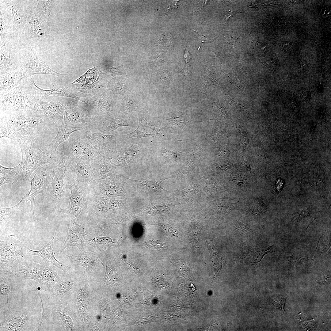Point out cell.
<instances>
[{"instance_id": "1", "label": "cell", "mask_w": 331, "mask_h": 331, "mask_svg": "<svg viewBox=\"0 0 331 331\" xmlns=\"http://www.w3.org/2000/svg\"><path fill=\"white\" fill-rule=\"evenodd\" d=\"M17 30V42L23 47L37 50L48 43L50 30L47 16L36 6H28Z\"/></svg>"}, {"instance_id": "2", "label": "cell", "mask_w": 331, "mask_h": 331, "mask_svg": "<svg viewBox=\"0 0 331 331\" xmlns=\"http://www.w3.org/2000/svg\"><path fill=\"white\" fill-rule=\"evenodd\" d=\"M66 189L70 192L66 213L74 215L78 223L85 225L88 216V201L91 194L90 186L79 180L70 169L64 179Z\"/></svg>"}, {"instance_id": "3", "label": "cell", "mask_w": 331, "mask_h": 331, "mask_svg": "<svg viewBox=\"0 0 331 331\" xmlns=\"http://www.w3.org/2000/svg\"><path fill=\"white\" fill-rule=\"evenodd\" d=\"M57 166L54 178L48 186L46 201L56 213L65 211L67 207L70 193L69 189L63 190L64 179L66 171L70 169L69 158L62 153H56Z\"/></svg>"}, {"instance_id": "4", "label": "cell", "mask_w": 331, "mask_h": 331, "mask_svg": "<svg viewBox=\"0 0 331 331\" xmlns=\"http://www.w3.org/2000/svg\"><path fill=\"white\" fill-rule=\"evenodd\" d=\"M17 140L22 153L21 181H29L32 173L41 166L50 163L52 157L41 150L30 139L18 138Z\"/></svg>"}, {"instance_id": "5", "label": "cell", "mask_w": 331, "mask_h": 331, "mask_svg": "<svg viewBox=\"0 0 331 331\" xmlns=\"http://www.w3.org/2000/svg\"><path fill=\"white\" fill-rule=\"evenodd\" d=\"M3 115L0 119L10 125L17 139L25 138L31 139L37 126L45 123L32 109L18 110L3 113Z\"/></svg>"}, {"instance_id": "6", "label": "cell", "mask_w": 331, "mask_h": 331, "mask_svg": "<svg viewBox=\"0 0 331 331\" xmlns=\"http://www.w3.org/2000/svg\"><path fill=\"white\" fill-rule=\"evenodd\" d=\"M52 157L50 163L41 166L35 170V174L30 181V190L29 193L23 197L26 203L28 201H30L31 210L34 221L35 198L39 193H41L44 197L45 196L47 188L52 181L55 173L57 166V160L55 156Z\"/></svg>"}, {"instance_id": "7", "label": "cell", "mask_w": 331, "mask_h": 331, "mask_svg": "<svg viewBox=\"0 0 331 331\" xmlns=\"http://www.w3.org/2000/svg\"><path fill=\"white\" fill-rule=\"evenodd\" d=\"M10 302L7 299L6 305L0 306V331L32 330L33 316L28 311L14 310Z\"/></svg>"}, {"instance_id": "8", "label": "cell", "mask_w": 331, "mask_h": 331, "mask_svg": "<svg viewBox=\"0 0 331 331\" xmlns=\"http://www.w3.org/2000/svg\"><path fill=\"white\" fill-rule=\"evenodd\" d=\"M0 243V272H10L22 258L25 245L15 235H11L1 237Z\"/></svg>"}, {"instance_id": "9", "label": "cell", "mask_w": 331, "mask_h": 331, "mask_svg": "<svg viewBox=\"0 0 331 331\" xmlns=\"http://www.w3.org/2000/svg\"><path fill=\"white\" fill-rule=\"evenodd\" d=\"M26 89L21 83L17 87L0 96L1 114L30 109L33 110L34 102L29 99Z\"/></svg>"}, {"instance_id": "10", "label": "cell", "mask_w": 331, "mask_h": 331, "mask_svg": "<svg viewBox=\"0 0 331 331\" xmlns=\"http://www.w3.org/2000/svg\"><path fill=\"white\" fill-rule=\"evenodd\" d=\"M81 131L77 133L79 138L102 156H105L111 152L117 151V143L119 138L118 134L107 135L98 131Z\"/></svg>"}, {"instance_id": "11", "label": "cell", "mask_w": 331, "mask_h": 331, "mask_svg": "<svg viewBox=\"0 0 331 331\" xmlns=\"http://www.w3.org/2000/svg\"><path fill=\"white\" fill-rule=\"evenodd\" d=\"M32 97L35 103L33 111L45 123L58 127L63 123L65 109L63 104L58 102H47Z\"/></svg>"}, {"instance_id": "12", "label": "cell", "mask_w": 331, "mask_h": 331, "mask_svg": "<svg viewBox=\"0 0 331 331\" xmlns=\"http://www.w3.org/2000/svg\"><path fill=\"white\" fill-rule=\"evenodd\" d=\"M25 78L36 74H43L61 77L65 74L59 73L51 69L43 60L40 59L34 48L22 47L21 64L20 69Z\"/></svg>"}, {"instance_id": "13", "label": "cell", "mask_w": 331, "mask_h": 331, "mask_svg": "<svg viewBox=\"0 0 331 331\" xmlns=\"http://www.w3.org/2000/svg\"><path fill=\"white\" fill-rule=\"evenodd\" d=\"M59 149L60 152L69 158H81L91 161L102 156L93 148L82 140L77 134L61 144Z\"/></svg>"}, {"instance_id": "14", "label": "cell", "mask_w": 331, "mask_h": 331, "mask_svg": "<svg viewBox=\"0 0 331 331\" xmlns=\"http://www.w3.org/2000/svg\"><path fill=\"white\" fill-rule=\"evenodd\" d=\"M22 49V47L17 41L0 45V75L20 69Z\"/></svg>"}, {"instance_id": "15", "label": "cell", "mask_w": 331, "mask_h": 331, "mask_svg": "<svg viewBox=\"0 0 331 331\" xmlns=\"http://www.w3.org/2000/svg\"><path fill=\"white\" fill-rule=\"evenodd\" d=\"M119 201L90 194L88 201L86 220L107 217L119 209L121 204Z\"/></svg>"}, {"instance_id": "16", "label": "cell", "mask_w": 331, "mask_h": 331, "mask_svg": "<svg viewBox=\"0 0 331 331\" xmlns=\"http://www.w3.org/2000/svg\"><path fill=\"white\" fill-rule=\"evenodd\" d=\"M23 83L28 94L34 98L42 100L47 99L49 96L63 97L74 98L85 103L84 101L66 89L60 86L55 85L51 89H42L36 85L32 78L29 77L24 79Z\"/></svg>"}, {"instance_id": "17", "label": "cell", "mask_w": 331, "mask_h": 331, "mask_svg": "<svg viewBox=\"0 0 331 331\" xmlns=\"http://www.w3.org/2000/svg\"><path fill=\"white\" fill-rule=\"evenodd\" d=\"M22 258L10 269V272L18 280H32L36 281L37 286L41 289L42 283L39 274L40 263L34 260L23 261Z\"/></svg>"}, {"instance_id": "18", "label": "cell", "mask_w": 331, "mask_h": 331, "mask_svg": "<svg viewBox=\"0 0 331 331\" xmlns=\"http://www.w3.org/2000/svg\"><path fill=\"white\" fill-rule=\"evenodd\" d=\"M17 30L5 5L0 1V45L17 42Z\"/></svg>"}, {"instance_id": "19", "label": "cell", "mask_w": 331, "mask_h": 331, "mask_svg": "<svg viewBox=\"0 0 331 331\" xmlns=\"http://www.w3.org/2000/svg\"><path fill=\"white\" fill-rule=\"evenodd\" d=\"M67 225L68 234L63 245L60 249V253L64 254L65 249L70 246H76L80 250L84 249L85 237L87 235L85 232V225L77 223L75 219L71 218L70 223L67 224Z\"/></svg>"}, {"instance_id": "20", "label": "cell", "mask_w": 331, "mask_h": 331, "mask_svg": "<svg viewBox=\"0 0 331 331\" xmlns=\"http://www.w3.org/2000/svg\"><path fill=\"white\" fill-rule=\"evenodd\" d=\"M142 147L139 144H132L128 147H122L119 152L112 151L105 157L108 158L116 168L125 167L131 161L139 157L142 152Z\"/></svg>"}, {"instance_id": "21", "label": "cell", "mask_w": 331, "mask_h": 331, "mask_svg": "<svg viewBox=\"0 0 331 331\" xmlns=\"http://www.w3.org/2000/svg\"><path fill=\"white\" fill-rule=\"evenodd\" d=\"M139 114V124L137 128L132 132L121 136L119 139L121 141L133 138L138 139L152 137L162 138L165 137V132L159 126L147 122L140 114Z\"/></svg>"}, {"instance_id": "22", "label": "cell", "mask_w": 331, "mask_h": 331, "mask_svg": "<svg viewBox=\"0 0 331 331\" xmlns=\"http://www.w3.org/2000/svg\"><path fill=\"white\" fill-rule=\"evenodd\" d=\"M59 226V225L57 226L54 235L48 244L37 251L32 250L25 246L23 249V255H30L39 256L42 258L44 261L55 266L65 272H67L70 268L69 267L62 263L55 258L53 249L54 240Z\"/></svg>"}, {"instance_id": "23", "label": "cell", "mask_w": 331, "mask_h": 331, "mask_svg": "<svg viewBox=\"0 0 331 331\" xmlns=\"http://www.w3.org/2000/svg\"><path fill=\"white\" fill-rule=\"evenodd\" d=\"M80 251V253L75 256L63 254L68 258L73 266H83L89 273L97 272L100 269L101 266L103 265V263L92 252H87L84 249Z\"/></svg>"}, {"instance_id": "24", "label": "cell", "mask_w": 331, "mask_h": 331, "mask_svg": "<svg viewBox=\"0 0 331 331\" xmlns=\"http://www.w3.org/2000/svg\"><path fill=\"white\" fill-rule=\"evenodd\" d=\"M70 169L79 180L90 186L94 180L91 161L78 158H69Z\"/></svg>"}, {"instance_id": "25", "label": "cell", "mask_w": 331, "mask_h": 331, "mask_svg": "<svg viewBox=\"0 0 331 331\" xmlns=\"http://www.w3.org/2000/svg\"><path fill=\"white\" fill-rule=\"evenodd\" d=\"M83 130L80 127L70 126L63 124L59 127L58 133L51 143L43 146L44 152L51 156L55 154L58 147L69 139L70 135L73 132Z\"/></svg>"}, {"instance_id": "26", "label": "cell", "mask_w": 331, "mask_h": 331, "mask_svg": "<svg viewBox=\"0 0 331 331\" xmlns=\"http://www.w3.org/2000/svg\"><path fill=\"white\" fill-rule=\"evenodd\" d=\"M25 78L24 74L20 69L10 71L0 75V96L20 86Z\"/></svg>"}, {"instance_id": "27", "label": "cell", "mask_w": 331, "mask_h": 331, "mask_svg": "<svg viewBox=\"0 0 331 331\" xmlns=\"http://www.w3.org/2000/svg\"><path fill=\"white\" fill-rule=\"evenodd\" d=\"M91 162L94 181L105 179L116 173V167L108 158L104 157L102 156L99 158L91 161Z\"/></svg>"}, {"instance_id": "28", "label": "cell", "mask_w": 331, "mask_h": 331, "mask_svg": "<svg viewBox=\"0 0 331 331\" xmlns=\"http://www.w3.org/2000/svg\"><path fill=\"white\" fill-rule=\"evenodd\" d=\"M7 7L13 22L17 30L21 25L25 11L28 5L27 1L0 0Z\"/></svg>"}, {"instance_id": "29", "label": "cell", "mask_w": 331, "mask_h": 331, "mask_svg": "<svg viewBox=\"0 0 331 331\" xmlns=\"http://www.w3.org/2000/svg\"><path fill=\"white\" fill-rule=\"evenodd\" d=\"M53 265L45 261L40 263L39 274L42 283V290L48 291L59 279L53 269Z\"/></svg>"}, {"instance_id": "30", "label": "cell", "mask_w": 331, "mask_h": 331, "mask_svg": "<svg viewBox=\"0 0 331 331\" xmlns=\"http://www.w3.org/2000/svg\"><path fill=\"white\" fill-rule=\"evenodd\" d=\"M63 124L72 127H80L84 130H88L89 127L88 120L70 104L65 108Z\"/></svg>"}, {"instance_id": "31", "label": "cell", "mask_w": 331, "mask_h": 331, "mask_svg": "<svg viewBox=\"0 0 331 331\" xmlns=\"http://www.w3.org/2000/svg\"><path fill=\"white\" fill-rule=\"evenodd\" d=\"M90 239H85L84 243L90 248L91 251H105L117 243L114 242V239L108 236L95 235H89Z\"/></svg>"}, {"instance_id": "32", "label": "cell", "mask_w": 331, "mask_h": 331, "mask_svg": "<svg viewBox=\"0 0 331 331\" xmlns=\"http://www.w3.org/2000/svg\"><path fill=\"white\" fill-rule=\"evenodd\" d=\"M17 279L10 272H0V297H9V295L15 289Z\"/></svg>"}, {"instance_id": "33", "label": "cell", "mask_w": 331, "mask_h": 331, "mask_svg": "<svg viewBox=\"0 0 331 331\" xmlns=\"http://www.w3.org/2000/svg\"><path fill=\"white\" fill-rule=\"evenodd\" d=\"M132 125L125 118L120 117L106 119L99 127L98 131H112L123 126L131 127Z\"/></svg>"}, {"instance_id": "34", "label": "cell", "mask_w": 331, "mask_h": 331, "mask_svg": "<svg viewBox=\"0 0 331 331\" xmlns=\"http://www.w3.org/2000/svg\"><path fill=\"white\" fill-rule=\"evenodd\" d=\"M26 202L22 198L21 200L16 205L9 208L0 207V225H4L13 217L17 211L23 207Z\"/></svg>"}, {"instance_id": "35", "label": "cell", "mask_w": 331, "mask_h": 331, "mask_svg": "<svg viewBox=\"0 0 331 331\" xmlns=\"http://www.w3.org/2000/svg\"><path fill=\"white\" fill-rule=\"evenodd\" d=\"M22 168L20 164L11 168L0 165V172L6 177L12 179L14 181H21Z\"/></svg>"}, {"instance_id": "36", "label": "cell", "mask_w": 331, "mask_h": 331, "mask_svg": "<svg viewBox=\"0 0 331 331\" xmlns=\"http://www.w3.org/2000/svg\"><path fill=\"white\" fill-rule=\"evenodd\" d=\"M55 313L58 319L62 325L66 329H71L73 327L71 319L70 317L65 313L64 309L58 308L56 309L52 308L50 305L47 306Z\"/></svg>"}, {"instance_id": "37", "label": "cell", "mask_w": 331, "mask_h": 331, "mask_svg": "<svg viewBox=\"0 0 331 331\" xmlns=\"http://www.w3.org/2000/svg\"><path fill=\"white\" fill-rule=\"evenodd\" d=\"M269 208L264 203L262 198H260L254 200L250 204L249 211L253 214H260L264 211L268 210Z\"/></svg>"}, {"instance_id": "38", "label": "cell", "mask_w": 331, "mask_h": 331, "mask_svg": "<svg viewBox=\"0 0 331 331\" xmlns=\"http://www.w3.org/2000/svg\"><path fill=\"white\" fill-rule=\"evenodd\" d=\"M0 138L4 137L9 138L15 141L17 137L10 125L4 120L0 119Z\"/></svg>"}, {"instance_id": "39", "label": "cell", "mask_w": 331, "mask_h": 331, "mask_svg": "<svg viewBox=\"0 0 331 331\" xmlns=\"http://www.w3.org/2000/svg\"><path fill=\"white\" fill-rule=\"evenodd\" d=\"M235 228L237 232L241 236L245 237H252L256 235L259 229H252L241 222L237 223Z\"/></svg>"}, {"instance_id": "40", "label": "cell", "mask_w": 331, "mask_h": 331, "mask_svg": "<svg viewBox=\"0 0 331 331\" xmlns=\"http://www.w3.org/2000/svg\"><path fill=\"white\" fill-rule=\"evenodd\" d=\"M166 179L159 181L155 180H145L139 181L141 185L146 189L155 191H160L162 190H166L163 188L161 186V182Z\"/></svg>"}, {"instance_id": "41", "label": "cell", "mask_w": 331, "mask_h": 331, "mask_svg": "<svg viewBox=\"0 0 331 331\" xmlns=\"http://www.w3.org/2000/svg\"><path fill=\"white\" fill-rule=\"evenodd\" d=\"M37 8L45 16H49L53 8L55 1L37 0Z\"/></svg>"}, {"instance_id": "42", "label": "cell", "mask_w": 331, "mask_h": 331, "mask_svg": "<svg viewBox=\"0 0 331 331\" xmlns=\"http://www.w3.org/2000/svg\"><path fill=\"white\" fill-rule=\"evenodd\" d=\"M273 252L272 246L264 249H254L252 251V261L253 263L259 262L266 254Z\"/></svg>"}, {"instance_id": "43", "label": "cell", "mask_w": 331, "mask_h": 331, "mask_svg": "<svg viewBox=\"0 0 331 331\" xmlns=\"http://www.w3.org/2000/svg\"><path fill=\"white\" fill-rule=\"evenodd\" d=\"M170 125L173 127H183L186 125L187 120L185 117L181 115H176L166 119Z\"/></svg>"}, {"instance_id": "44", "label": "cell", "mask_w": 331, "mask_h": 331, "mask_svg": "<svg viewBox=\"0 0 331 331\" xmlns=\"http://www.w3.org/2000/svg\"><path fill=\"white\" fill-rule=\"evenodd\" d=\"M161 152L165 158L172 160H176L179 156L182 155L185 153L178 151H170L164 147L162 148Z\"/></svg>"}, {"instance_id": "45", "label": "cell", "mask_w": 331, "mask_h": 331, "mask_svg": "<svg viewBox=\"0 0 331 331\" xmlns=\"http://www.w3.org/2000/svg\"><path fill=\"white\" fill-rule=\"evenodd\" d=\"M207 246L211 256L214 261L220 259L218 257L219 252L216 247L209 241H207Z\"/></svg>"}, {"instance_id": "46", "label": "cell", "mask_w": 331, "mask_h": 331, "mask_svg": "<svg viewBox=\"0 0 331 331\" xmlns=\"http://www.w3.org/2000/svg\"><path fill=\"white\" fill-rule=\"evenodd\" d=\"M162 227L168 234L176 237H179L177 230L171 226L166 224H161L158 225Z\"/></svg>"}, {"instance_id": "47", "label": "cell", "mask_w": 331, "mask_h": 331, "mask_svg": "<svg viewBox=\"0 0 331 331\" xmlns=\"http://www.w3.org/2000/svg\"><path fill=\"white\" fill-rule=\"evenodd\" d=\"M146 244L148 247L153 249H162L165 247L164 243L159 241L149 240L146 242Z\"/></svg>"}, {"instance_id": "48", "label": "cell", "mask_w": 331, "mask_h": 331, "mask_svg": "<svg viewBox=\"0 0 331 331\" xmlns=\"http://www.w3.org/2000/svg\"><path fill=\"white\" fill-rule=\"evenodd\" d=\"M0 186L7 183L14 182V181L12 179L8 178L6 177H2L0 175Z\"/></svg>"}, {"instance_id": "49", "label": "cell", "mask_w": 331, "mask_h": 331, "mask_svg": "<svg viewBox=\"0 0 331 331\" xmlns=\"http://www.w3.org/2000/svg\"><path fill=\"white\" fill-rule=\"evenodd\" d=\"M276 306L280 307V308L283 311V306L285 302V300L283 299H277L276 300Z\"/></svg>"}, {"instance_id": "50", "label": "cell", "mask_w": 331, "mask_h": 331, "mask_svg": "<svg viewBox=\"0 0 331 331\" xmlns=\"http://www.w3.org/2000/svg\"><path fill=\"white\" fill-rule=\"evenodd\" d=\"M235 13L236 12L234 11H227L224 13V18L226 21H227L230 18L233 16Z\"/></svg>"}, {"instance_id": "51", "label": "cell", "mask_w": 331, "mask_h": 331, "mask_svg": "<svg viewBox=\"0 0 331 331\" xmlns=\"http://www.w3.org/2000/svg\"><path fill=\"white\" fill-rule=\"evenodd\" d=\"M283 181L282 179H278L276 183V191H280L282 187Z\"/></svg>"}, {"instance_id": "52", "label": "cell", "mask_w": 331, "mask_h": 331, "mask_svg": "<svg viewBox=\"0 0 331 331\" xmlns=\"http://www.w3.org/2000/svg\"><path fill=\"white\" fill-rule=\"evenodd\" d=\"M302 97L303 99L306 100H308L310 98V93L309 90H303L302 92Z\"/></svg>"}, {"instance_id": "53", "label": "cell", "mask_w": 331, "mask_h": 331, "mask_svg": "<svg viewBox=\"0 0 331 331\" xmlns=\"http://www.w3.org/2000/svg\"><path fill=\"white\" fill-rule=\"evenodd\" d=\"M263 44L259 42H257L255 44V47H256V48H257L259 50H261L263 51L264 50V48L265 47V46Z\"/></svg>"}]
</instances>
